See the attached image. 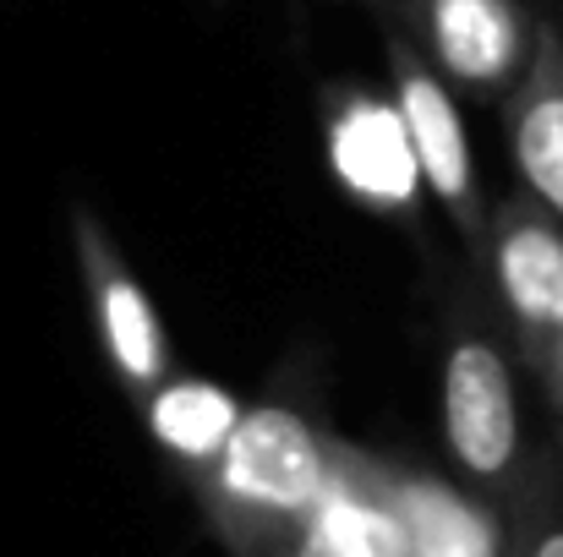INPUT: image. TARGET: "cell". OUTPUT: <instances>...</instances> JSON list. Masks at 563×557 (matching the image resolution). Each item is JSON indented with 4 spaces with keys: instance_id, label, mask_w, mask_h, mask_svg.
Returning <instances> with one entry per match:
<instances>
[{
    "instance_id": "1",
    "label": "cell",
    "mask_w": 563,
    "mask_h": 557,
    "mask_svg": "<svg viewBox=\"0 0 563 557\" xmlns=\"http://www.w3.org/2000/svg\"><path fill=\"white\" fill-rule=\"evenodd\" d=\"M345 437L329 426L307 377H279L246 404L224 454L191 476L187 492L230 557H290L312 531Z\"/></svg>"
},
{
    "instance_id": "2",
    "label": "cell",
    "mask_w": 563,
    "mask_h": 557,
    "mask_svg": "<svg viewBox=\"0 0 563 557\" xmlns=\"http://www.w3.org/2000/svg\"><path fill=\"white\" fill-rule=\"evenodd\" d=\"M526 382L531 371L487 279L465 263L438 296V426L454 476L504 509L526 492L542 459L526 415Z\"/></svg>"
},
{
    "instance_id": "3",
    "label": "cell",
    "mask_w": 563,
    "mask_h": 557,
    "mask_svg": "<svg viewBox=\"0 0 563 557\" xmlns=\"http://www.w3.org/2000/svg\"><path fill=\"white\" fill-rule=\"evenodd\" d=\"M383 60H388V93L405 115L410 148L421 159L427 197L449 213V224L465 241V263H482L487 235H493V202L476 176V148L460 115L454 88L438 77V66L416 49V38L394 22H383Z\"/></svg>"
},
{
    "instance_id": "4",
    "label": "cell",
    "mask_w": 563,
    "mask_h": 557,
    "mask_svg": "<svg viewBox=\"0 0 563 557\" xmlns=\"http://www.w3.org/2000/svg\"><path fill=\"white\" fill-rule=\"evenodd\" d=\"M383 22L405 27L438 66V77L476 104L515 99L542 33V22L520 0H399Z\"/></svg>"
},
{
    "instance_id": "5",
    "label": "cell",
    "mask_w": 563,
    "mask_h": 557,
    "mask_svg": "<svg viewBox=\"0 0 563 557\" xmlns=\"http://www.w3.org/2000/svg\"><path fill=\"white\" fill-rule=\"evenodd\" d=\"M71 252H77V274H82V296H88V318H93V339L99 356L115 377V388L143 404L165 377H176V345L170 328L148 296V285L132 274L121 241L110 235L104 213L77 202L71 208Z\"/></svg>"
},
{
    "instance_id": "6",
    "label": "cell",
    "mask_w": 563,
    "mask_h": 557,
    "mask_svg": "<svg viewBox=\"0 0 563 557\" xmlns=\"http://www.w3.org/2000/svg\"><path fill=\"white\" fill-rule=\"evenodd\" d=\"M318 115H323V159L340 191L356 208L421 235L427 181L394 93H377L362 82H329L318 93Z\"/></svg>"
},
{
    "instance_id": "7",
    "label": "cell",
    "mask_w": 563,
    "mask_h": 557,
    "mask_svg": "<svg viewBox=\"0 0 563 557\" xmlns=\"http://www.w3.org/2000/svg\"><path fill=\"white\" fill-rule=\"evenodd\" d=\"M471 268L487 279L498 318L509 323L515 350L537 382L563 339V224L531 191H509L493 202V235Z\"/></svg>"
},
{
    "instance_id": "8",
    "label": "cell",
    "mask_w": 563,
    "mask_h": 557,
    "mask_svg": "<svg viewBox=\"0 0 563 557\" xmlns=\"http://www.w3.org/2000/svg\"><path fill=\"white\" fill-rule=\"evenodd\" d=\"M373 470L399 520L405 557H509V509L471 481L377 448Z\"/></svg>"
},
{
    "instance_id": "9",
    "label": "cell",
    "mask_w": 563,
    "mask_h": 557,
    "mask_svg": "<svg viewBox=\"0 0 563 557\" xmlns=\"http://www.w3.org/2000/svg\"><path fill=\"white\" fill-rule=\"evenodd\" d=\"M504 137L520 191H531L563 224V27L542 22L537 60L504 104Z\"/></svg>"
},
{
    "instance_id": "10",
    "label": "cell",
    "mask_w": 563,
    "mask_h": 557,
    "mask_svg": "<svg viewBox=\"0 0 563 557\" xmlns=\"http://www.w3.org/2000/svg\"><path fill=\"white\" fill-rule=\"evenodd\" d=\"M137 415H143L154 448L191 481L224 454V443L235 437V426L246 415V404L202 371H176L137 404Z\"/></svg>"
},
{
    "instance_id": "11",
    "label": "cell",
    "mask_w": 563,
    "mask_h": 557,
    "mask_svg": "<svg viewBox=\"0 0 563 557\" xmlns=\"http://www.w3.org/2000/svg\"><path fill=\"white\" fill-rule=\"evenodd\" d=\"M509 557H563V465L548 454V437L526 492L509 503Z\"/></svg>"
},
{
    "instance_id": "12",
    "label": "cell",
    "mask_w": 563,
    "mask_h": 557,
    "mask_svg": "<svg viewBox=\"0 0 563 557\" xmlns=\"http://www.w3.org/2000/svg\"><path fill=\"white\" fill-rule=\"evenodd\" d=\"M537 393H542L548 421H563V339H559V350H553V361H548V371L537 377Z\"/></svg>"
},
{
    "instance_id": "13",
    "label": "cell",
    "mask_w": 563,
    "mask_h": 557,
    "mask_svg": "<svg viewBox=\"0 0 563 557\" xmlns=\"http://www.w3.org/2000/svg\"><path fill=\"white\" fill-rule=\"evenodd\" d=\"M290 557H356V553H351V547H340L329 531H318V525H312V531L301 536V547H296Z\"/></svg>"
},
{
    "instance_id": "14",
    "label": "cell",
    "mask_w": 563,
    "mask_h": 557,
    "mask_svg": "<svg viewBox=\"0 0 563 557\" xmlns=\"http://www.w3.org/2000/svg\"><path fill=\"white\" fill-rule=\"evenodd\" d=\"M548 454L563 465V421H553V432H548Z\"/></svg>"
},
{
    "instance_id": "15",
    "label": "cell",
    "mask_w": 563,
    "mask_h": 557,
    "mask_svg": "<svg viewBox=\"0 0 563 557\" xmlns=\"http://www.w3.org/2000/svg\"><path fill=\"white\" fill-rule=\"evenodd\" d=\"M362 5H373L377 16H388V11H394V5H399V0H362Z\"/></svg>"
}]
</instances>
